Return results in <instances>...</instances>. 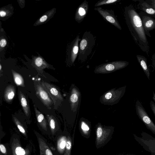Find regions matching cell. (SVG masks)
Returning <instances> with one entry per match:
<instances>
[{
  "label": "cell",
  "mask_w": 155,
  "mask_h": 155,
  "mask_svg": "<svg viewBox=\"0 0 155 155\" xmlns=\"http://www.w3.org/2000/svg\"><path fill=\"white\" fill-rule=\"evenodd\" d=\"M6 12L4 10H1L0 11V15L1 17H4L6 15Z\"/></svg>",
  "instance_id": "35"
},
{
  "label": "cell",
  "mask_w": 155,
  "mask_h": 155,
  "mask_svg": "<svg viewBox=\"0 0 155 155\" xmlns=\"http://www.w3.org/2000/svg\"><path fill=\"white\" fill-rule=\"evenodd\" d=\"M12 73L15 84L18 86L25 87L24 81L22 76L20 74L13 70H12Z\"/></svg>",
  "instance_id": "20"
},
{
  "label": "cell",
  "mask_w": 155,
  "mask_h": 155,
  "mask_svg": "<svg viewBox=\"0 0 155 155\" xmlns=\"http://www.w3.org/2000/svg\"><path fill=\"white\" fill-rule=\"evenodd\" d=\"M50 15L51 14L49 15ZM49 15L48 14H45L41 16L38 21V24L43 23L48 18Z\"/></svg>",
  "instance_id": "26"
},
{
  "label": "cell",
  "mask_w": 155,
  "mask_h": 155,
  "mask_svg": "<svg viewBox=\"0 0 155 155\" xmlns=\"http://www.w3.org/2000/svg\"><path fill=\"white\" fill-rule=\"evenodd\" d=\"M34 109L38 123L43 129L47 131V122L44 116L36 107H35Z\"/></svg>",
  "instance_id": "15"
},
{
  "label": "cell",
  "mask_w": 155,
  "mask_h": 155,
  "mask_svg": "<svg viewBox=\"0 0 155 155\" xmlns=\"http://www.w3.org/2000/svg\"><path fill=\"white\" fill-rule=\"evenodd\" d=\"M78 96L75 94H72L70 97L71 101L73 103L76 102L78 100Z\"/></svg>",
  "instance_id": "27"
},
{
  "label": "cell",
  "mask_w": 155,
  "mask_h": 155,
  "mask_svg": "<svg viewBox=\"0 0 155 155\" xmlns=\"http://www.w3.org/2000/svg\"><path fill=\"white\" fill-rule=\"evenodd\" d=\"M89 9L88 2L84 0L78 7L74 16L75 21L78 23H80L86 16Z\"/></svg>",
  "instance_id": "8"
},
{
  "label": "cell",
  "mask_w": 155,
  "mask_h": 155,
  "mask_svg": "<svg viewBox=\"0 0 155 155\" xmlns=\"http://www.w3.org/2000/svg\"><path fill=\"white\" fill-rule=\"evenodd\" d=\"M146 1L149 4L152 6L155 9V0H147Z\"/></svg>",
  "instance_id": "31"
},
{
  "label": "cell",
  "mask_w": 155,
  "mask_h": 155,
  "mask_svg": "<svg viewBox=\"0 0 155 155\" xmlns=\"http://www.w3.org/2000/svg\"><path fill=\"white\" fill-rule=\"evenodd\" d=\"M136 114L147 129L155 135V124L150 119L141 102L137 100L135 104Z\"/></svg>",
  "instance_id": "4"
},
{
  "label": "cell",
  "mask_w": 155,
  "mask_h": 155,
  "mask_svg": "<svg viewBox=\"0 0 155 155\" xmlns=\"http://www.w3.org/2000/svg\"><path fill=\"white\" fill-rule=\"evenodd\" d=\"M151 60L152 64L153 67L155 68V54H153L152 56Z\"/></svg>",
  "instance_id": "33"
},
{
  "label": "cell",
  "mask_w": 155,
  "mask_h": 155,
  "mask_svg": "<svg viewBox=\"0 0 155 155\" xmlns=\"http://www.w3.org/2000/svg\"><path fill=\"white\" fill-rule=\"evenodd\" d=\"M34 62L36 66L39 69H44L47 67V65L46 63L41 57H37L35 59Z\"/></svg>",
  "instance_id": "23"
},
{
  "label": "cell",
  "mask_w": 155,
  "mask_h": 155,
  "mask_svg": "<svg viewBox=\"0 0 155 155\" xmlns=\"http://www.w3.org/2000/svg\"><path fill=\"white\" fill-rule=\"evenodd\" d=\"M0 150L2 153L4 154H5L6 153V148L2 144H1L0 145Z\"/></svg>",
  "instance_id": "32"
},
{
  "label": "cell",
  "mask_w": 155,
  "mask_h": 155,
  "mask_svg": "<svg viewBox=\"0 0 155 155\" xmlns=\"http://www.w3.org/2000/svg\"><path fill=\"white\" fill-rule=\"evenodd\" d=\"M41 85L45 88L50 96L54 106L57 101L61 99L60 93L55 86L45 82H42Z\"/></svg>",
  "instance_id": "10"
},
{
  "label": "cell",
  "mask_w": 155,
  "mask_h": 155,
  "mask_svg": "<svg viewBox=\"0 0 155 155\" xmlns=\"http://www.w3.org/2000/svg\"><path fill=\"white\" fill-rule=\"evenodd\" d=\"M96 133V141L97 145L103 143L109 135L108 133L104 132L102 128L100 127L97 128Z\"/></svg>",
  "instance_id": "16"
},
{
  "label": "cell",
  "mask_w": 155,
  "mask_h": 155,
  "mask_svg": "<svg viewBox=\"0 0 155 155\" xmlns=\"http://www.w3.org/2000/svg\"><path fill=\"white\" fill-rule=\"evenodd\" d=\"M82 129L85 131H88L89 128L88 126L84 122H82L81 126Z\"/></svg>",
  "instance_id": "29"
},
{
  "label": "cell",
  "mask_w": 155,
  "mask_h": 155,
  "mask_svg": "<svg viewBox=\"0 0 155 155\" xmlns=\"http://www.w3.org/2000/svg\"><path fill=\"white\" fill-rule=\"evenodd\" d=\"M124 15L127 25L136 44L149 55V43L142 20L132 5L125 7Z\"/></svg>",
  "instance_id": "1"
},
{
  "label": "cell",
  "mask_w": 155,
  "mask_h": 155,
  "mask_svg": "<svg viewBox=\"0 0 155 155\" xmlns=\"http://www.w3.org/2000/svg\"><path fill=\"white\" fill-rule=\"evenodd\" d=\"M127 155H136L135 154H128Z\"/></svg>",
  "instance_id": "38"
},
{
  "label": "cell",
  "mask_w": 155,
  "mask_h": 155,
  "mask_svg": "<svg viewBox=\"0 0 155 155\" xmlns=\"http://www.w3.org/2000/svg\"><path fill=\"white\" fill-rule=\"evenodd\" d=\"M154 18L155 19V17H154Z\"/></svg>",
  "instance_id": "39"
},
{
  "label": "cell",
  "mask_w": 155,
  "mask_h": 155,
  "mask_svg": "<svg viewBox=\"0 0 155 155\" xmlns=\"http://www.w3.org/2000/svg\"><path fill=\"white\" fill-rule=\"evenodd\" d=\"M47 118L51 133L53 134H54L58 129L57 121L55 118L52 115H48Z\"/></svg>",
  "instance_id": "19"
},
{
  "label": "cell",
  "mask_w": 155,
  "mask_h": 155,
  "mask_svg": "<svg viewBox=\"0 0 155 155\" xmlns=\"http://www.w3.org/2000/svg\"><path fill=\"white\" fill-rule=\"evenodd\" d=\"M96 37L90 31L84 33L79 44L78 60L84 61L91 54L96 42Z\"/></svg>",
  "instance_id": "2"
},
{
  "label": "cell",
  "mask_w": 155,
  "mask_h": 155,
  "mask_svg": "<svg viewBox=\"0 0 155 155\" xmlns=\"http://www.w3.org/2000/svg\"><path fill=\"white\" fill-rule=\"evenodd\" d=\"M15 89L12 85H9L5 88L4 93V98L5 101L8 102L11 101L14 98L15 94Z\"/></svg>",
  "instance_id": "14"
},
{
  "label": "cell",
  "mask_w": 155,
  "mask_h": 155,
  "mask_svg": "<svg viewBox=\"0 0 155 155\" xmlns=\"http://www.w3.org/2000/svg\"><path fill=\"white\" fill-rule=\"evenodd\" d=\"M121 0H100L95 4L94 7H99L104 5L115 4L119 2Z\"/></svg>",
  "instance_id": "22"
},
{
  "label": "cell",
  "mask_w": 155,
  "mask_h": 155,
  "mask_svg": "<svg viewBox=\"0 0 155 155\" xmlns=\"http://www.w3.org/2000/svg\"><path fill=\"white\" fill-rule=\"evenodd\" d=\"M136 57L144 73L148 79L150 80V73L147 64V59L143 56L137 54Z\"/></svg>",
  "instance_id": "12"
},
{
  "label": "cell",
  "mask_w": 155,
  "mask_h": 155,
  "mask_svg": "<svg viewBox=\"0 0 155 155\" xmlns=\"http://www.w3.org/2000/svg\"><path fill=\"white\" fill-rule=\"evenodd\" d=\"M67 140L66 137H63L60 138L57 142V149L60 153H62L64 151L66 145Z\"/></svg>",
  "instance_id": "21"
},
{
  "label": "cell",
  "mask_w": 155,
  "mask_h": 155,
  "mask_svg": "<svg viewBox=\"0 0 155 155\" xmlns=\"http://www.w3.org/2000/svg\"><path fill=\"white\" fill-rule=\"evenodd\" d=\"M2 69V66H1V65L0 64V70H1Z\"/></svg>",
  "instance_id": "37"
},
{
  "label": "cell",
  "mask_w": 155,
  "mask_h": 155,
  "mask_svg": "<svg viewBox=\"0 0 155 155\" xmlns=\"http://www.w3.org/2000/svg\"><path fill=\"white\" fill-rule=\"evenodd\" d=\"M7 44V41L5 39H2L0 40V45L1 47H5Z\"/></svg>",
  "instance_id": "30"
},
{
  "label": "cell",
  "mask_w": 155,
  "mask_h": 155,
  "mask_svg": "<svg viewBox=\"0 0 155 155\" xmlns=\"http://www.w3.org/2000/svg\"><path fill=\"white\" fill-rule=\"evenodd\" d=\"M135 140L146 151L149 152L151 155H155V138L147 133L142 132L141 137L133 134Z\"/></svg>",
  "instance_id": "3"
},
{
  "label": "cell",
  "mask_w": 155,
  "mask_h": 155,
  "mask_svg": "<svg viewBox=\"0 0 155 155\" xmlns=\"http://www.w3.org/2000/svg\"><path fill=\"white\" fill-rule=\"evenodd\" d=\"M13 155H25V150L21 147L18 140H14L12 144Z\"/></svg>",
  "instance_id": "18"
},
{
  "label": "cell",
  "mask_w": 155,
  "mask_h": 155,
  "mask_svg": "<svg viewBox=\"0 0 155 155\" xmlns=\"http://www.w3.org/2000/svg\"><path fill=\"white\" fill-rule=\"evenodd\" d=\"M94 10L97 11L105 20L121 30L122 28L113 10L104 9L100 7H95Z\"/></svg>",
  "instance_id": "5"
},
{
  "label": "cell",
  "mask_w": 155,
  "mask_h": 155,
  "mask_svg": "<svg viewBox=\"0 0 155 155\" xmlns=\"http://www.w3.org/2000/svg\"><path fill=\"white\" fill-rule=\"evenodd\" d=\"M138 14L141 18L146 35L151 37L150 31L155 29V19L151 15L142 11Z\"/></svg>",
  "instance_id": "6"
},
{
  "label": "cell",
  "mask_w": 155,
  "mask_h": 155,
  "mask_svg": "<svg viewBox=\"0 0 155 155\" xmlns=\"http://www.w3.org/2000/svg\"><path fill=\"white\" fill-rule=\"evenodd\" d=\"M72 143L70 138L68 137L67 139L65 153L64 155H71Z\"/></svg>",
  "instance_id": "25"
},
{
  "label": "cell",
  "mask_w": 155,
  "mask_h": 155,
  "mask_svg": "<svg viewBox=\"0 0 155 155\" xmlns=\"http://www.w3.org/2000/svg\"><path fill=\"white\" fill-rule=\"evenodd\" d=\"M37 95L42 103L48 108L50 109L53 102L45 88L40 84H37L36 87Z\"/></svg>",
  "instance_id": "7"
},
{
  "label": "cell",
  "mask_w": 155,
  "mask_h": 155,
  "mask_svg": "<svg viewBox=\"0 0 155 155\" xmlns=\"http://www.w3.org/2000/svg\"><path fill=\"white\" fill-rule=\"evenodd\" d=\"M19 99L25 115L27 117L29 116L30 113L29 106L26 97L20 91L19 93Z\"/></svg>",
  "instance_id": "13"
},
{
  "label": "cell",
  "mask_w": 155,
  "mask_h": 155,
  "mask_svg": "<svg viewBox=\"0 0 155 155\" xmlns=\"http://www.w3.org/2000/svg\"><path fill=\"white\" fill-rule=\"evenodd\" d=\"M137 1L138 2L137 5L138 9L141 11L151 15L153 18L155 17V9L152 6L144 0H139Z\"/></svg>",
  "instance_id": "11"
},
{
  "label": "cell",
  "mask_w": 155,
  "mask_h": 155,
  "mask_svg": "<svg viewBox=\"0 0 155 155\" xmlns=\"http://www.w3.org/2000/svg\"><path fill=\"white\" fill-rule=\"evenodd\" d=\"M153 99L155 102V94L154 93V92L153 91Z\"/></svg>",
  "instance_id": "36"
},
{
  "label": "cell",
  "mask_w": 155,
  "mask_h": 155,
  "mask_svg": "<svg viewBox=\"0 0 155 155\" xmlns=\"http://www.w3.org/2000/svg\"><path fill=\"white\" fill-rule=\"evenodd\" d=\"M150 108L155 117V103L152 101H151L150 102Z\"/></svg>",
  "instance_id": "28"
},
{
  "label": "cell",
  "mask_w": 155,
  "mask_h": 155,
  "mask_svg": "<svg viewBox=\"0 0 155 155\" xmlns=\"http://www.w3.org/2000/svg\"><path fill=\"white\" fill-rule=\"evenodd\" d=\"M13 119L19 131L24 135L26 136V134L25 129L20 121L15 117H13Z\"/></svg>",
  "instance_id": "24"
},
{
  "label": "cell",
  "mask_w": 155,
  "mask_h": 155,
  "mask_svg": "<svg viewBox=\"0 0 155 155\" xmlns=\"http://www.w3.org/2000/svg\"><path fill=\"white\" fill-rule=\"evenodd\" d=\"M40 155H53L51 151L45 141L40 138H38Z\"/></svg>",
  "instance_id": "17"
},
{
  "label": "cell",
  "mask_w": 155,
  "mask_h": 155,
  "mask_svg": "<svg viewBox=\"0 0 155 155\" xmlns=\"http://www.w3.org/2000/svg\"><path fill=\"white\" fill-rule=\"evenodd\" d=\"M112 96V94L110 92H109L106 94L105 95V98L107 99H110Z\"/></svg>",
  "instance_id": "34"
},
{
  "label": "cell",
  "mask_w": 155,
  "mask_h": 155,
  "mask_svg": "<svg viewBox=\"0 0 155 155\" xmlns=\"http://www.w3.org/2000/svg\"><path fill=\"white\" fill-rule=\"evenodd\" d=\"M81 39L80 36L78 35L73 41L69 46L68 56L69 61L74 63L77 58L79 52V42Z\"/></svg>",
  "instance_id": "9"
}]
</instances>
